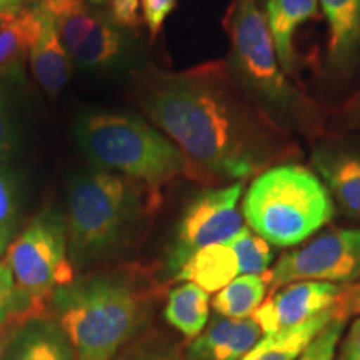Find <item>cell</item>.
<instances>
[{
    "label": "cell",
    "instance_id": "obj_1",
    "mask_svg": "<svg viewBox=\"0 0 360 360\" xmlns=\"http://www.w3.org/2000/svg\"><path fill=\"white\" fill-rule=\"evenodd\" d=\"M137 97L148 119L191 162L193 177L242 182L295 150L285 130L220 62L174 74L148 72Z\"/></svg>",
    "mask_w": 360,
    "mask_h": 360
},
{
    "label": "cell",
    "instance_id": "obj_2",
    "mask_svg": "<svg viewBox=\"0 0 360 360\" xmlns=\"http://www.w3.org/2000/svg\"><path fill=\"white\" fill-rule=\"evenodd\" d=\"M231 69L245 94L278 127L315 135L322 132L323 110L300 92L278 62L267 20L255 0H236L229 15Z\"/></svg>",
    "mask_w": 360,
    "mask_h": 360
},
{
    "label": "cell",
    "instance_id": "obj_3",
    "mask_svg": "<svg viewBox=\"0 0 360 360\" xmlns=\"http://www.w3.org/2000/svg\"><path fill=\"white\" fill-rule=\"evenodd\" d=\"M56 323L77 360H110L143 321L139 292L119 277H89L52 295Z\"/></svg>",
    "mask_w": 360,
    "mask_h": 360
},
{
    "label": "cell",
    "instance_id": "obj_4",
    "mask_svg": "<svg viewBox=\"0 0 360 360\" xmlns=\"http://www.w3.org/2000/svg\"><path fill=\"white\" fill-rule=\"evenodd\" d=\"M242 209L250 229L277 247L307 240L335 212L326 184L295 164L274 165L257 175Z\"/></svg>",
    "mask_w": 360,
    "mask_h": 360
},
{
    "label": "cell",
    "instance_id": "obj_5",
    "mask_svg": "<svg viewBox=\"0 0 360 360\" xmlns=\"http://www.w3.org/2000/svg\"><path fill=\"white\" fill-rule=\"evenodd\" d=\"M79 146L97 167L155 188L187 175L191 162L180 148L146 120L124 114H92L77 125Z\"/></svg>",
    "mask_w": 360,
    "mask_h": 360
},
{
    "label": "cell",
    "instance_id": "obj_6",
    "mask_svg": "<svg viewBox=\"0 0 360 360\" xmlns=\"http://www.w3.org/2000/svg\"><path fill=\"white\" fill-rule=\"evenodd\" d=\"M146 184L114 172L80 175L70 184L67 242L74 264L114 250L143 209Z\"/></svg>",
    "mask_w": 360,
    "mask_h": 360
},
{
    "label": "cell",
    "instance_id": "obj_7",
    "mask_svg": "<svg viewBox=\"0 0 360 360\" xmlns=\"http://www.w3.org/2000/svg\"><path fill=\"white\" fill-rule=\"evenodd\" d=\"M6 264L15 287V314L37 309L58 287L74 281L67 259V225L56 212H45L20 233L7 250Z\"/></svg>",
    "mask_w": 360,
    "mask_h": 360
},
{
    "label": "cell",
    "instance_id": "obj_8",
    "mask_svg": "<svg viewBox=\"0 0 360 360\" xmlns=\"http://www.w3.org/2000/svg\"><path fill=\"white\" fill-rule=\"evenodd\" d=\"M34 7L53 22L74 64L107 69L124 53L125 39L119 25L94 11L87 0H34Z\"/></svg>",
    "mask_w": 360,
    "mask_h": 360
},
{
    "label": "cell",
    "instance_id": "obj_9",
    "mask_svg": "<svg viewBox=\"0 0 360 360\" xmlns=\"http://www.w3.org/2000/svg\"><path fill=\"white\" fill-rule=\"evenodd\" d=\"M269 289L276 292L294 282L314 281L350 283L360 278V229H339L287 252L267 274Z\"/></svg>",
    "mask_w": 360,
    "mask_h": 360
},
{
    "label": "cell",
    "instance_id": "obj_10",
    "mask_svg": "<svg viewBox=\"0 0 360 360\" xmlns=\"http://www.w3.org/2000/svg\"><path fill=\"white\" fill-rule=\"evenodd\" d=\"M242 184L209 188L199 193L180 219L174 244L169 250L167 269L177 274L193 254L209 245L227 244L242 231L238 200Z\"/></svg>",
    "mask_w": 360,
    "mask_h": 360
},
{
    "label": "cell",
    "instance_id": "obj_11",
    "mask_svg": "<svg viewBox=\"0 0 360 360\" xmlns=\"http://www.w3.org/2000/svg\"><path fill=\"white\" fill-rule=\"evenodd\" d=\"M342 285L328 282H294L274 294L255 310L252 319L260 332L274 334L317 317L334 307Z\"/></svg>",
    "mask_w": 360,
    "mask_h": 360
},
{
    "label": "cell",
    "instance_id": "obj_12",
    "mask_svg": "<svg viewBox=\"0 0 360 360\" xmlns=\"http://www.w3.org/2000/svg\"><path fill=\"white\" fill-rule=\"evenodd\" d=\"M312 164L344 212L360 222V152L327 142L315 148Z\"/></svg>",
    "mask_w": 360,
    "mask_h": 360
},
{
    "label": "cell",
    "instance_id": "obj_13",
    "mask_svg": "<svg viewBox=\"0 0 360 360\" xmlns=\"http://www.w3.org/2000/svg\"><path fill=\"white\" fill-rule=\"evenodd\" d=\"M327 19V65L345 75L360 57V0H319Z\"/></svg>",
    "mask_w": 360,
    "mask_h": 360
},
{
    "label": "cell",
    "instance_id": "obj_14",
    "mask_svg": "<svg viewBox=\"0 0 360 360\" xmlns=\"http://www.w3.org/2000/svg\"><path fill=\"white\" fill-rule=\"evenodd\" d=\"M260 328L254 319L219 315L188 347V360H242L259 342Z\"/></svg>",
    "mask_w": 360,
    "mask_h": 360
},
{
    "label": "cell",
    "instance_id": "obj_15",
    "mask_svg": "<svg viewBox=\"0 0 360 360\" xmlns=\"http://www.w3.org/2000/svg\"><path fill=\"white\" fill-rule=\"evenodd\" d=\"M319 15V0H267L265 20L283 72L294 75L299 67L294 37L297 29Z\"/></svg>",
    "mask_w": 360,
    "mask_h": 360
},
{
    "label": "cell",
    "instance_id": "obj_16",
    "mask_svg": "<svg viewBox=\"0 0 360 360\" xmlns=\"http://www.w3.org/2000/svg\"><path fill=\"white\" fill-rule=\"evenodd\" d=\"M37 12L40 15V29L29 49L30 67L45 92L49 96H57L70 80L74 62L58 39L53 22L39 8Z\"/></svg>",
    "mask_w": 360,
    "mask_h": 360
},
{
    "label": "cell",
    "instance_id": "obj_17",
    "mask_svg": "<svg viewBox=\"0 0 360 360\" xmlns=\"http://www.w3.org/2000/svg\"><path fill=\"white\" fill-rule=\"evenodd\" d=\"M75 354L56 321L32 317L8 340L4 360H74Z\"/></svg>",
    "mask_w": 360,
    "mask_h": 360
},
{
    "label": "cell",
    "instance_id": "obj_18",
    "mask_svg": "<svg viewBox=\"0 0 360 360\" xmlns=\"http://www.w3.org/2000/svg\"><path fill=\"white\" fill-rule=\"evenodd\" d=\"M238 274V260L232 247L215 244L193 254L175 274V278L195 283L207 294H214L225 289Z\"/></svg>",
    "mask_w": 360,
    "mask_h": 360
},
{
    "label": "cell",
    "instance_id": "obj_19",
    "mask_svg": "<svg viewBox=\"0 0 360 360\" xmlns=\"http://www.w3.org/2000/svg\"><path fill=\"white\" fill-rule=\"evenodd\" d=\"M332 309L300 326L265 334L264 339H260L242 360H297L309 347L310 342L334 321Z\"/></svg>",
    "mask_w": 360,
    "mask_h": 360
},
{
    "label": "cell",
    "instance_id": "obj_20",
    "mask_svg": "<svg viewBox=\"0 0 360 360\" xmlns=\"http://www.w3.org/2000/svg\"><path fill=\"white\" fill-rule=\"evenodd\" d=\"M39 29L40 15L34 6L0 12V70L29 53Z\"/></svg>",
    "mask_w": 360,
    "mask_h": 360
},
{
    "label": "cell",
    "instance_id": "obj_21",
    "mask_svg": "<svg viewBox=\"0 0 360 360\" xmlns=\"http://www.w3.org/2000/svg\"><path fill=\"white\" fill-rule=\"evenodd\" d=\"M165 319L188 339L199 337L209 322V294L191 282L175 287L165 305Z\"/></svg>",
    "mask_w": 360,
    "mask_h": 360
},
{
    "label": "cell",
    "instance_id": "obj_22",
    "mask_svg": "<svg viewBox=\"0 0 360 360\" xmlns=\"http://www.w3.org/2000/svg\"><path fill=\"white\" fill-rule=\"evenodd\" d=\"M269 290L267 278L264 276H240L217 292L214 309L227 319H250Z\"/></svg>",
    "mask_w": 360,
    "mask_h": 360
},
{
    "label": "cell",
    "instance_id": "obj_23",
    "mask_svg": "<svg viewBox=\"0 0 360 360\" xmlns=\"http://www.w3.org/2000/svg\"><path fill=\"white\" fill-rule=\"evenodd\" d=\"M236 252L238 270L242 276H264L274 259V252L269 242L260 236L252 233L249 229H242L236 237L227 242Z\"/></svg>",
    "mask_w": 360,
    "mask_h": 360
},
{
    "label": "cell",
    "instance_id": "obj_24",
    "mask_svg": "<svg viewBox=\"0 0 360 360\" xmlns=\"http://www.w3.org/2000/svg\"><path fill=\"white\" fill-rule=\"evenodd\" d=\"M19 215V188L12 172L0 169V255L8 249Z\"/></svg>",
    "mask_w": 360,
    "mask_h": 360
},
{
    "label": "cell",
    "instance_id": "obj_25",
    "mask_svg": "<svg viewBox=\"0 0 360 360\" xmlns=\"http://www.w3.org/2000/svg\"><path fill=\"white\" fill-rule=\"evenodd\" d=\"M344 321L334 319L304 350L297 360H334V354L339 344L342 332H344Z\"/></svg>",
    "mask_w": 360,
    "mask_h": 360
},
{
    "label": "cell",
    "instance_id": "obj_26",
    "mask_svg": "<svg viewBox=\"0 0 360 360\" xmlns=\"http://www.w3.org/2000/svg\"><path fill=\"white\" fill-rule=\"evenodd\" d=\"M175 0H141L143 22L152 37L160 32L165 19L175 8Z\"/></svg>",
    "mask_w": 360,
    "mask_h": 360
},
{
    "label": "cell",
    "instance_id": "obj_27",
    "mask_svg": "<svg viewBox=\"0 0 360 360\" xmlns=\"http://www.w3.org/2000/svg\"><path fill=\"white\" fill-rule=\"evenodd\" d=\"M15 314V287L7 264H0V328Z\"/></svg>",
    "mask_w": 360,
    "mask_h": 360
},
{
    "label": "cell",
    "instance_id": "obj_28",
    "mask_svg": "<svg viewBox=\"0 0 360 360\" xmlns=\"http://www.w3.org/2000/svg\"><path fill=\"white\" fill-rule=\"evenodd\" d=\"M334 319L339 321H347L352 315L360 314V282L354 285L342 287V292L334 305Z\"/></svg>",
    "mask_w": 360,
    "mask_h": 360
},
{
    "label": "cell",
    "instance_id": "obj_29",
    "mask_svg": "<svg viewBox=\"0 0 360 360\" xmlns=\"http://www.w3.org/2000/svg\"><path fill=\"white\" fill-rule=\"evenodd\" d=\"M110 19L119 27H135L139 24L141 0H109Z\"/></svg>",
    "mask_w": 360,
    "mask_h": 360
},
{
    "label": "cell",
    "instance_id": "obj_30",
    "mask_svg": "<svg viewBox=\"0 0 360 360\" xmlns=\"http://www.w3.org/2000/svg\"><path fill=\"white\" fill-rule=\"evenodd\" d=\"M339 360H360V319L349 328V334L342 344Z\"/></svg>",
    "mask_w": 360,
    "mask_h": 360
},
{
    "label": "cell",
    "instance_id": "obj_31",
    "mask_svg": "<svg viewBox=\"0 0 360 360\" xmlns=\"http://www.w3.org/2000/svg\"><path fill=\"white\" fill-rule=\"evenodd\" d=\"M122 360H179V357L169 350H141V352L127 355Z\"/></svg>",
    "mask_w": 360,
    "mask_h": 360
},
{
    "label": "cell",
    "instance_id": "obj_32",
    "mask_svg": "<svg viewBox=\"0 0 360 360\" xmlns=\"http://www.w3.org/2000/svg\"><path fill=\"white\" fill-rule=\"evenodd\" d=\"M8 147V124L6 110H4L2 101H0V157L4 155V152L7 150Z\"/></svg>",
    "mask_w": 360,
    "mask_h": 360
},
{
    "label": "cell",
    "instance_id": "obj_33",
    "mask_svg": "<svg viewBox=\"0 0 360 360\" xmlns=\"http://www.w3.org/2000/svg\"><path fill=\"white\" fill-rule=\"evenodd\" d=\"M347 119L354 127L360 129V90L347 105Z\"/></svg>",
    "mask_w": 360,
    "mask_h": 360
},
{
    "label": "cell",
    "instance_id": "obj_34",
    "mask_svg": "<svg viewBox=\"0 0 360 360\" xmlns=\"http://www.w3.org/2000/svg\"><path fill=\"white\" fill-rule=\"evenodd\" d=\"M8 337L4 330H0V360H4L6 357V350H7V345H8Z\"/></svg>",
    "mask_w": 360,
    "mask_h": 360
},
{
    "label": "cell",
    "instance_id": "obj_35",
    "mask_svg": "<svg viewBox=\"0 0 360 360\" xmlns=\"http://www.w3.org/2000/svg\"><path fill=\"white\" fill-rule=\"evenodd\" d=\"M25 2L27 0H4V11H12V8L24 7Z\"/></svg>",
    "mask_w": 360,
    "mask_h": 360
},
{
    "label": "cell",
    "instance_id": "obj_36",
    "mask_svg": "<svg viewBox=\"0 0 360 360\" xmlns=\"http://www.w3.org/2000/svg\"><path fill=\"white\" fill-rule=\"evenodd\" d=\"M90 6H103L105 2H109V0H87Z\"/></svg>",
    "mask_w": 360,
    "mask_h": 360
},
{
    "label": "cell",
    "instance_id": "obj_37",
    "mask_svg": "<svg viewBox=\"0 0 360 360\" xmlns=\"http://www.w3.org/2000/svg\"><path fill=\"white\" fill-rule=\"evenodd\" d=\"M4 11V0H0V12Z\"/></svg>",
    "mask_w": 360,
    "mask_h": 360
}]
</instances>
